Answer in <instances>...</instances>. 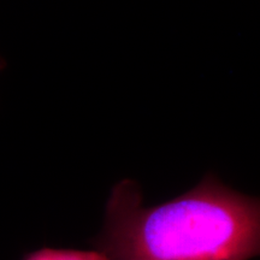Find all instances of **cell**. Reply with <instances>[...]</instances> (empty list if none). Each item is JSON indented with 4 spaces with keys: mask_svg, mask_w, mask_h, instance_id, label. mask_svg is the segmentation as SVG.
Returning <instances> with one entry per match:
<instances>
[{
    "mask_svg": "<svg viewBox=\"0 0 260 260\" xmlns=\"http://www.w3.org/2000/svg\"><path fill=\"white\" fill-rule=\"evenodd\" d=\"M95 246L107 260H249L259 254L260 205L210 174L181 197L145 207L139 184L123 180Z\"/></svg>",
    "mask_w": 260,
    "mask_h": 260,
    "instance_id": "1",
    "label": "cell"
},
{
    "mask_svg": "<svg viewBox=\"0 0 260 260\" xmlns=\"http://www.w3.org/2000/svg\"><path fill=\"white\" fill-rule=\"evenodd\" d=\"M24 260H107V258L99 251L82 252L46 248L31 253Z\"/></svg>",
    "mask_w": 260,
    "mask_h": 260,
    "instance_id": "2",
    "label": "cell"
}]
</instances>
